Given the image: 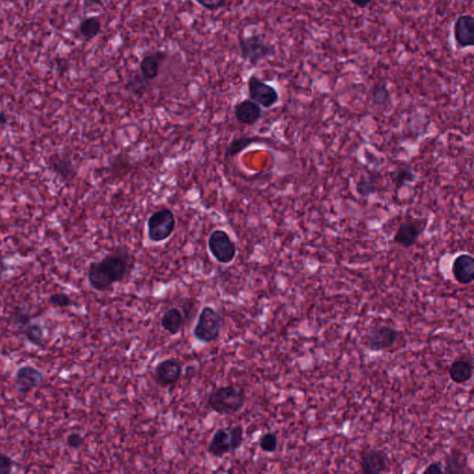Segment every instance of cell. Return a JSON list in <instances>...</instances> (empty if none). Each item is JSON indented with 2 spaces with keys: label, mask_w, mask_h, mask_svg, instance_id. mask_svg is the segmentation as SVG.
I'll use <instances>...</instances> for the list:
<instances>
[{
  "label": "cell",
  "mask_w": 474,
  "mask_h": 474,
  "mask_svg": "<svg viewBox=\"0 0 474 474\" xmlns=\"http://www.w3.org/2000/svg\"><path fill=\"white\" fill-rule=\"evenodd\" d=\"M131 264L128 251L116 249L99 262L91 263L88 272L89 284L97 292H109L113 284L121 283L127 277Z\"/></svg>",
  "instance_id": "cell-1"
},
{
  "label": "cell",
  "mask_w": 474,
  "mask_h": 474,
  "mask_svg": "<svg viewBox=\"0 0 474 474\" xmlns=\"http://www.w3.org/2000/svg\"><path fill=\"white\" fill-rule=\"evenodd\" d=\"M238 47L241 59L250 65L257 67L265 60L272 59L276 55V47L270 43L262 34L239 35Z\"/></svg>",
  "instance_id": "cell-2"
},
{
  "label": "cell",
  "mask_w": 474,
  "mask_h": 474,
  "mask_svg": "<svg viewBox=\"0 0 474 474\" xmlns=\"http://www.w3.org/2000/svg\"><path fill=\"white\" fill-rule=\"evenodd\" d=\"M245 402V391L234 386L219 387L208 397L210 409L221 415H232L240 412Z\"/></svg>",
  "instance_id": "cell-3"
},
{
  "label": "cell",
  "mask_w": 474,
  "mask_h": 474,
  "mask_svg": "<svg viewBox=\"0 0 474 474\" xmlns=\"http://www.w3.org/2000/svg\"><path fill=\"white\" fill-rule=\"evenodd\" d=\"M244 443V429L241 425L218 429L210 440L208 451L215 458L236 452Z\"/></svg>",
  "instance_id": "cell-4"
},
{
  "label": "cell",
  "mask_w": 474,
  "mask_h": 474,
  "mask_svg": "<svg viewBox=\"0 0 474 474\" xmlns=\"http://www.w3.org/2000/svg\"><path fill=\"white\" fill-rule=\"evenodd\" d=\"M225 319L212 307L203 308L194 328V336L201 343L209 344L217 340L222 333Z\"/></svg>",
  "instance_id": "cell-5"
},
{
  "label": "cell",
  "mask_w": 474,
  "mask_h": 474,
  "mask_svg": "<svg viewBox=\"0 0 474 474\" xmlns=\"http://www.w3.org/2000/svg\"><path fill=\"white\" fill-rule=\"evenodd\" d=\"M176 225L175 214L170 209L157 210L147 220V236L153 243L167 240L172 236Z\"/></svg>",
  "instance_id": "cell-6"
},
{
  "label": "cell",
  "mask_w": 474,
  "mask_h": 474,
  "mask_svg": "<svg viewBox=\"0 0 474 474\" xmlns=\"http://www.w3.org/2000/svg\"><path fill=\"white\" fill-rule=\"evenodd\" d=\"M247 93L249 99L262 109H272L280 101V94L277 89L255 73L247 80Z\"/></svg>",
  "instance_id": "cell-7"
},
{
  "label": "cell",
  "mask_w": 474,
  "mask_h": 474,
  "mask_svg": "<svg viewBox=\"0 0 474 474\" xmlns=\"http://www.w3.org/2000/svg\"><path fill=\"white\" fill-rule=\"evenodd\" d=\"M399 338V332L391 325H376L365 336L366 349L371 352L386 351L392 349Z\"/></svg>",
  "instance_id": "cell-8"
},
{
  "label": "cell",
  "mask_w": 474,
  "mask_h": 474,
  "mask_svg": "<svg viewBox=\"0 0 474 474\" xmlns=\"http://www.w3.org/2000/svg\"><path fill=\"white\" fill-rule=\"evenodd\" d=\"M208 246L212 257L222 264H229L236 256V243L225 230L213 231L210 234Z\"/></svg>",
  "instance_id": "cell-9"
},
{
  "label": "cell",
  "mask_w": 474,
  "mask_h": 474,
  "mask_svg": "<svg viewBox=\"0 0 474 474\" xmlns=\"http://www.w3.org/2000/svg\"><path fill=\"white\" fill-rule=\"evenodd\" d=\"M12 317L15 325L25 338L34 346L44 349L46 346L44 340V330L39 323L33 321V316L23 308H17Z\"/></svg>",
  "instance_id": "cell-10"
},
{
  "label": "cell",
  "mask_w": 474,
  "mask_h": 474,
  "mask_svg": "<svg viewBox=\"0 0 474 474\" xmlns=\"http://www.w3.org/2000/svg\"><path fill=\"white\" fill-rule=\"evenodd\" d=\"M453 38L458 49H471L474 46V17L471 14L458 16L453 25Z\"/></svg>",
  "instance_id": "cell-11"
},
{
  "label": "cell",
  "mask_w": 474,
  "mask_h": 474,
  "mask_svg": "<svg viewBox=\"0 0 474 474\" xmlns=\"http://www.w3.org/2000/svg\"><path fill=\"white\" fill-rule=\"evenodd\" d=\"M182 373L183 367L181 362L175 358H171L158 363L154 371V379L160 386H172L180 380Z\"/></svg>",
  "instance_id": "cell-12"
},
{
  "label": "cell",
  "mask_w": 474,
  "mask_h": 474,
  "mask_svg": "<svg viewBox=\"0 0 474 474\" xmlns=\"http://www.w3.org/2000/svg\"><path fill=\"white\" fill-rule=\"evenodd\" d=\"M425 228V225H423L420 221L415 220V219L406 220L400 223L397 227L394 236V242L400 247L410 249L417 243Z\"/></svg>",
  "instance_id": "cell-13"
},
{
  "label": "cell",
  "mask_w": 474,
  "mask_h": 474,
  "mask_svg": "<svg viewBox=\"0 0 474 474\" xmlns=\"http://www.w3.org/2000/svg\"><path fill=\"white\" fill-rule=\"evenodd\" d=\"M360 469L362 474H382L389 469V458L386 451L382 449H371L366 450L360 460Z\"/></svg>",
  "instance_id": "cell-14"
},
{
  "label": "cell",
  "mask_w": 474,
  "mask_h": 474,
  "mask_svg": "<svg viewBox=\"0 0 474 474\" xmlns=\"http://www.w3.org/2000/svg\"><path fill=\"white\" fill-rule=\"evenodd\" d=\"M46 376L40 370L33 366L26 365L16 371L15 384L20 393L26 394L41 386Z\"/></svg>",
  "instance_id": "cell-15"
},
{
  "label": "cell",
  "mask_w": 474,
  "mask_h": 474,
  "mask_svg": "<svg viewBox=\"0 0 474 474\" xmlns=\"http://www.w3.org/2000/svg\"><path fill=\"white\" fill-rule=\"evenodd\" d=\"M168 54L164 50H155L149 54L145 55L139 63L140 75L149 83L153 81L160 75L162 65L167 60Z\"/></svg>",
  "instance_id": "cell-16"
},
{
  "label": "cell",
  "mask_w": 474,
  "mask_h": 474,
  "mask_svg": "<svg viewBox=\"0 0 474 474\" xmlns=\"http://www.w3.org/2000/svg\"><path fill=\"white\" fill-rule=\"evenodd\" d=\"M234 115L241 125L252 126L262 120V109L250 99L237 102L234 106Z\"/></svg>",
  "instance_id": "cell-17"
},
{
  "label": "cell",
  "mask_w": 474,
  "mask_h": 474,
  "mask_svg": "<svg viewBox=\"0 0 474 474\" xmlns=\"http://www.w3.org/2000/svg\"><path fill=\"white\" fill-rule=\"evenodd\" d=\"M49 166L52 172L65 183H70L76 178L78 175V169L70 157L60 153L50 155L49 158Z\"/></svg>",
  "instance_id": "cell-18"
},
{
  "label": "cell",
  "mask_w": 474,
  "mask_h": 474,
  "mask_svg": "<svg viewBox=\"0 0 474 474\" xmlns=\"http://www.w3.org/2000/svg\"><path fill=\"white\" fill-rule=\"evenodd\" d=\"M449 375L452 382L457 384L468 383L473 375V357L471 355L463 354L456 358L450 364Z\"/></svg>",
  "instance_id": "cell-19"
},
{
  "label": "cell",
  "mask_w": 474,
  "mask_h": 474,
  "mask_svg": "<svg viewBox=\"0 0 474 474\" xmlns=\"http://www.w3.org/2000/svg\"><path fill=\"white\" fill-rule=\"evenodd\" d=\"M452 273L458 284L467 286L474 280V259L470 254L459 255L452 264Z\"/></svg>",
  "instance_id": "cell-20"
},
{
  "label": "cell",
  "mask_w": 474,
  "mask_h": 474,
  "mask_svg": "<svg viewBox=\"0 0 474 474\" xmlns=\"http://www.w3.org/2000/svg\"><path fill=\"white\" fill-rule=\"evenodd\" d=\"M390 178L396 191L399 192L405 186L414 183L417 180V175L409 163H401L392 171Z\"/></svg>",
  "instance_id": "cell-21"
},
{
  "label": "cell",
  "mask_w": 474,
  "mask_h": 474,
  "mask_svg": "<svg viewBox=\"0 0 474 474\" xmlns=\"http://www.w3.org/2000/svg\"><path fill=\"white\" fill-rule=\"evenodd\" d=\"M264 140V138H260L259 136H243L234 138L233 140L230 142V144L228 145V147H226L225 152V162L242 153V152L249 149L252 145L262 143V142H266Z\"/></svg>",
  "instance_id": "cell-22"
},
{
  "label": "cell",
  "mask_w": 474,
  "mask_h": 474,
  "mask_svg": "<svg viewBox=\"0 0 474 474\" xmlns=\"http://www.w3.org/2000/svg\"><path fill=\"white\" fill-rule=\"evenodd\" d=\"M468 458L459 449H452L447 455L444 474H467Z\"/></svg>",
  "instance_id": "cell-23"
},
{
  "label": "cell",
  "mask_w": 474,
  "mask_h": 474,
  "mask_svg": "<svg viewBox=\"0 0 474 474\" xmlns=\"http://www.w3.org/2000/svg\"><path fill=\"white\" fill-rule=\"evenodd\" d=\"M184 320L182 312L176 308L168 310L162 318V326L168 333L175 336L183 328Z\"/></svg>",
  "instance_id": "cell-24"
},
{
  "label": "cell",
  "mask_w": 474,
  "mask_h": 474,
  "mask_svg": "<svg viewBox=\"0 0 474 474\" xmlns=\"http://www.w3.org/2000/svg\"><path fill=\"white\" fill-rule=\"evenodd\" d=\"M101 22L97 16L86 18L78 26V32L86 41L93 40L101 34Z\"/></svg>",
  "instance_id": "cell-25"
},
{
  "label": "cell",
  "mask_w": 474,
  "mask_h": 474,
  "mask_svg": "<svg viewBox=\"0 0 474 474\" xmlns=\"http://www.w3.org/2000/svg\"><path fill=\"white\" fill-rule=\"evenodd\" d=\"M375 176H362L356 184V191L362 199H369L373 195L377 193L379 186Z\"/></svg>",
  "instance_id": "cell-26"
},
{
  "label": "cell",
  "mask_w": 474,
  "mask_h": 474,
  "mask_svg": "<svg viewBox=\"0 0 474 474\" xmlns=\"http://www.w3.org/2000/svg\"><path fill=\"white\" fill-rule=\"evenodd\" d=\"M391 97L386 82L381 81L375 84L371 89V101L378 107H386L390 103Z\"/></svg>",
  "instance_id": "cell-27"
},
{
  "label": "cell",
  "mask_w": 474,
  "mask_h": 474,
  "mask_svg": "<svg viewBox=\"0 0 474 474\" xmlns=\"http://www.w3.org/2000/svg\"><path fill=\"white\" fill-rule=\"evenodd\" d=\"M149 84L140 75H136L129 79L125 84V88L126 90L130 92L134 96L141 97L149 89Z\"/></svg>",
  "instance_id": "cell-28"
},
{
  "label": "cell",
  "mask_w": 474,
  "mask_h": 474,
  "mask_svg": "<svg viewBox=\"0 0 474 474\" xmlns=\"http://www.w3.org/2000/svg\"><path fill=\"white\" fill-rule=\"evenodd\" d=\"M49 304L54 308H60V309H65V308H69L75 305L73 299L68 294L65 293H54L50 295L49 297Z\"/></svg>",
  "instance_id": "cell-29"
},
{
  "label": "cell",
  "mask_w": 474,
  "mask_h": 474,
  "mask_svg": "<svg viewBox=\"0 0 474 474\" xmlns=\"http://www.w3.org/2000/svg\"><path fill=\"white\" fill-rule=\"evenodd\" d=\"M260 447L263 452H275L278 447V438L276 434L273 433L263 434L260 440Z\"/></svg>",
  "instance_id": "cell-30"
},
{
  "label": "cell",
  "mask_w": 474,
  "mask_h": 474,
  "mask_svg": "<svg viewBox=\"0 0 474 474\" xmlns=\"http://www.w3.org/2000/svg\"><path fill=\"white\" fill-rule=\"evenodd\" d=\"M14 462L9 456L0 453V474H12Z\"/></svg>",
  "instance_id": "cell-31"
},
{
  "label": "cell",
  "mask_w": 474,
  "mask_h": 474,
  "mask_svg": "<svg viewBox=\"0 0 474 474\" xmlns=\"http://www.w3.org/2000/svg\"><path fill=\"white\" fill-rule=\"evenodd\" d=\"M196 2L203 9L210 10V12H215V10H220L221 8H223L226 4L225 0H219V1H199V0H197Z\"/></svg>",
  "instance_id": "cell-32"
},
{
  "label": "cell",
  "mask_w": 474,
  "mask_h": 474,
  "mask_svg": "<svg viewBox=\"0 0 474 474\" xmlns=\"http://www.w3.org/2000/svg\"><path fill=\"white\" fill-rule=\"evenodd\" d=\"M84 444L83 436H80L79 434L73 433L69 434L67 437V445L72 449H80Z\"/></svg>",
  "instance_id": "cell-33"
},
{
  "label": "cell",
  "mask_w": 474,
  "mask_h": 474,
  "mask_svg": "<svg viewBox=\"0 0 474 474\" xmlns=\"http://www.w3.org/2000/svg\"><path fill=\"white\" fill-rule=\"evenodd\" d=\"M423 474H444L443 466L440 462H433L426 467Z\"/></svg>",
  "instance_id": "cell-34"
},
{
  "label": "cell",
  "mask_w": 474,
  "mask_h": 474,
  "mask_svg": "<svg viewBox=\"0 0 474 474\" xmlns=\"http://www.w3.org/2000/svg\"><path fill=\"white\" fill-rule=\"evenodd\" d=\"M8 271H9V266L5 262L4 257L0 255V279L7 275Z\"/></svg>",
  "instance_id": "cell-35"
},
{
  "label": "cell",
  "mask_w": 474,
  "mask_h": 474,
  "mask_svg": "<svg viewBox=\"0 0 474 474\" xmlns=\"http://www.w3.org/2000/svg\"><path fill=\"white\" fill-rule=\"evenodd\" d=\"M351 4L357 8H360V9H365L371 4V1H351Z\"/></svg>",
  "instance_id": "cell-36"
},
{
  "label": "cell",
  "mask_w": 474,
  "mask_h": 474,
  "mask_svg": "<svg viewBox=\"0 0 474 474\" xmlns=\"http://www.w3.org/2000/svg\"><path fill=\"white\" fill-rule=\"evenodd\" d=\"M8 122V116L3 112H0V125H5Z\"/></svg>",
  "instance_id": "cell-37"
},
{
  "label": "cell",
  "mask_w": 474,
  "mask_h": 474,
  "mask_svg": "<svg viewBox=\"0 0 474 474\" xmlns=\"http://www.w3.org/2000/svg\"><path fill=\"white\" fill-rule=\"evenodd\" d=\"M470 474H473V471H471Z\"/></svg>",
  "instance_id": "cell-38"
}]
</instances>
